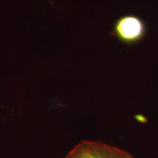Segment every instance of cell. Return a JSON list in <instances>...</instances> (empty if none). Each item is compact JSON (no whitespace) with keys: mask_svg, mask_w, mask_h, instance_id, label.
<instances>
[{"mask_svg":"<svg viewBox=\"0 0 158 158\" xmlns=\"http://www.w3.org/2000/svg\"><path fill=\"white\" fill-rule=\"evenodd\" d=\"M65 158H133L119 148L98 141H83L69 152Z\"/></svg>","mask_w":158,"mask_h":158,"instance_id":"1","label":"cell"},{"mask_svg":"<svg viewBox=\"0 0 158 158\" xmlns=\"http://www.w3.org/2000/svg\"><path fill=\"white\" fill-rule=\"evenodd\" d=\"M143 23L133 15L122 17L116 23L115 31L118 37L127 43H133L141 39L144 34Z\"/></svg>","mask_w":158,"mask_h":158,"instance_id":"2","label":"cell"}]
</instances>
